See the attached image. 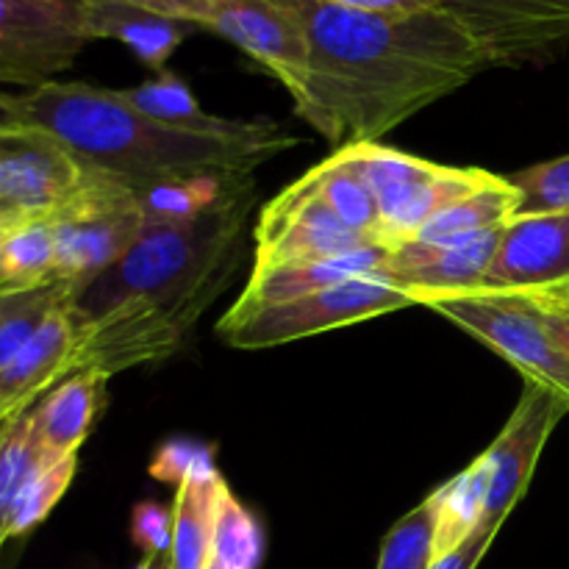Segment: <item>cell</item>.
Here are the masks:
<instances>
[{
    "mask_svg": "<svg viewBox=\"0 0 569 569\" xmlns=\"http://www.w3.org/2000/svg\"><path fill=\"white\" fill-rule=\"evenodd\" d=\"M239 261H242V242L228 248L178 287L126 306L92 326L78 328L70 376L100 372L111 378L131 367L150 365L176 353L194 322L233 281Z\"/></svg>",
    "mask_w": 569,
    "mask_h": 569,
    "instance_id": "4",
    "label": "cell"
},
{
    "mask_svg": "<svg viewBox=\"0 0 569 569\" xmlns=\"http://www.w3.org/2000/svg\"><path fill=\"white\" fill-rule=\"evenodd\" d=\"M89 167L44 128H0V200L22 214H50L87 181Z\"/></svg>",
    "mask_w": 569,
    "mask_h": 569,
    "instance_id": "13",
    "label": "cell"
},
{
    "mask_svg": "<svg viewBox=\"0 0 569 569\" xmlns=\"http://www.w3.org/2000/svg\"><path fill=\"white\" fill-rule=\"evenodd\" d=\"M206 569H222V567H220V565H217V561H214V559H211V561H209V565H206Z\"/></svg>",
    "mask_w": 569,
    "mask_h": 569,
    "instance_id": "45",
    "label": "cell"
},
{
    "mask_svg": "<svg viewBox=\"0 0 569 569\" xmlns=\"http://www.w3.org/2000/svg\"><path fill=\"white\" fill-rule=\"evenodd\" d=\"M320 3L365 11V14H417V11L442 9V0H320Z\"/></svg>",
    "mask_w": 569,
    "mask_h": 569,
    "instance_id": "36",
    "label": "cell"
},
{
    "mask_svg": "<svg viewBox=\"0 0 569 569\" xmlns=\"http://www.w3.org/2000/svg\"><path fill=\"white\" fill-rule=\"evenodd\" d=\"M48 461L56 459L44 453L31 409L0 426V550L9 542V517L17 498Z\"/></svg>",
    "mask_w": 569,
    "mask_h": 569,
    "instance_id": "25",
    "label": "cell"
},
{
    "mask_svg": "<svg viewBox=\"0 0 569 569\" xmlns=\"http://www.w3.org/2000/svg\"><path fill=\"white\" fill-rule=\"evenodd\" d=\"M120 98L128 106H133L142 114L153 117V120L167 122V126L187 128V131L198 133H239L250 126V120H226V117H214L198 103L189 83L178 78L176 72H156L153 78L142 81L139 87L117 89Z\"/></svg>",
    "mask_w": 569,
    "mask_h": 569,
    "instance_id": "23",
    "label": "cell"
},
{
    "mask_svg": "<svg viewBox=\"0 0 569 569\" xmlns=\"http://www.w3.org/2000/svg\"><path fill=\"white\" fill-rule=\"evenodd\" d=\"M528 300L537 306L539 315H542V320H545V326H548V331L553 333V339L559 342V348L565 350L567 359H569V309H559V306L542 303V300H533V298H528Z\"/></svg>",
    "mask_w": 569,
    "mask_h": 569,
    "instance_id": "39",
    "label": "cell"
},
{
    "mask_svg": "<svg viewBox=\"0 0 569 569\" xmlns=\"http://www.w3.org/2000/svg\"><path fill=\"white\" fill-rule=\"evenodd\" d=\"M226 478H192L176 487L172 498V545L170 569H206L211 561V533H214L217 495Z\"/></svg>",
    "mask_w": 569,
    "mask_h": 569,
    "instance_id": "22",
    "label": "cell"
},
{
    "mask_svg": "<svg viewBox=\"0 0 569 569\" xmlns=\"http://www.w3.org/2000/svg\"><path fill=\"white\" fill-rule=\"evenodd\" d=\"M309 37V72L292 103L331 144L378 142L492 67L450 11L365 14L292 0Z\"/></svg>",
    "mask_w": 569,
    "mask_h": 569,
    "instance_id": "1",
    "label": "cell"
},
{
    "mask_svg": "<svg viewBox=\"0 0 569 569\" xmlns=\"http://www.w3.org/2000/svg\"><path fill=\"white\" fill-rule=\"evenodd\" d=\"M22 120L67 144L89 170L131 187L189 178H248L264 161L300 144L272 120L239 133H198L142 114L117 89L48 81L17 94Z\"/></svg>",
    "mask_w": 569,
    "mask_h": 569,
    "instance_id": "2",
    "label": "cell"
},
{
    "mask_svg": "<svg viewBox=\"0 0 569 569\" xmlns=\"http://www.w3.org/2000/svg\"><path fill=\"white\" fill-rule=\"evenodd\" d=\"M48 220L56 239V281L76 292L126 256L148 228L133 187L98 170H89L81 189Z\"/></svg>",
    "mask_w": 569,
    "mask_h": 569,
    "instance_id": "8",
    "label": "cell"
},
{
    "mask_svg": "<svg viewBox=\"0 0 569 569\" xmlns=\"http://www.w3.org/2000/svg\"><path fill=\"white\" fill-rule=\"evenodd\" d=\"M117 3L139 6V9H150V11H159V14L178 17V20L194 22L198 28H206V22H209V11H211L209 0H117Z\"/></svg>",
    "mask_w": 569,
    "mask_h": 569,
    "instance_id": "37",
    "label": "cell"
},
{
    "mask_svg": "<svg viewBox=\"0 0 569 569\" xmlns=\"http://www.w3.org/2000/svg\"><path fill=\"white\" fill-rule=\"evenodd\" d=\"M495 542V533L483 531V528H478L476 533H472L470 539H467L461 548H456L453 553L442 556V559L433 561L431 569H476L481 565V559L487 556V550L492 548Z\"/></svg>",
    "mask_w": 569,
    "mask_h": 569,
    "instance_id": "38",
    "label": "cell"
},
{
    "mask_svg": "<svg viewBox=\"0 0 569 569\" xmlns=\"http://www.w3.org/2000/svg\"><path fill=\"white\" fill-rule=\"evenodd\" d=\"M489 495V461L478 456L467 470L428 495L433 506V553H453L481 528Z\"/></svg>",
    "mask_w": 569,
    "mask_h": 569,
    "instance_id": "21",
    "label": "cell"
},
{
    "mask_svg": "<svg viewBox=\"0 0 569 569\" xmlns=\"http://www.w3.org/2000/svg\"><path fill=\"white\" fill-rule=\"evenodd\" d=\"M492 67L550 61L569 44V0H442Z\"/></svg>",
    "mask_w": 569,
    "mask_h": 569,
    "instance_id": "11",
    "label": "cell"
},
{
    "mask_svg": "<svg viewBox=\"0 0 569 569\" xmlns=\"http://www.w3.org/2000/svg\"><path fill=\"white\" fill-rule=\"evenodd\" d=\"M22 114H20V106H17V94L3 92L0 89V128H9V126H20Z\"/></svg>",
    "mask_w": 569,
    "mask_h": 569,
    "instance_id": "41",
    "label": "cell"
},
{
    "mask_svg": "<svg viewBox=\"0 0 569 569\" xmlns=\"http://www.w3.org/2000/svg\"><path fill=\"white\" fill-rule=\"evenodd\" d=\"M87 42L81 0H0V83L42 87Z\"/></svg>",
    "mask_w": 569,
    "mask_h": 569,
    "instance_id": "9",
    "label": "cell"
},
{
    "mask_svg": "<svg viewBox=\"0 0 569 569\" xmlns=\"http://www.w3.org/2000/svg\"><path fill=\"white\" fill-rule=\"evenodd\" d=\"M433 561V506L426 498L389 528L376 569H431Z\"/></svg>",
    "mask_w": 569,
    "mask_h": 569,
    "instance_id": "32",
    "label": "cell"
},
{
    "mask_svg": "<svg viewBox=\"0 0 569 569\" xmlns=\"http://www.w3.org/2000/svg\"><path fill=\"white\" fill-rule=\"evenodd\" d=\"M569 278V214L515 217L503 226L487 292H533Z\"/></svg>",
    "mask_w": 569,
    "mask_h": 569,
    "instance_id": "15",
    "label": "cell"
},
{
    "mask_svg": "<svg viewBox=\"0 0 569 569\" xmlns=\"http://www.w3.org/2000/svg\"><path fill=\"white\" fill-rule=\"evenodd\" d=\"M515 295H528V298L542 300V303L559 306V309H569V278L561 283H553V287L533 289V292H515Z\"/></svg>",
    "mask_w": 569,
    "mask_h": 569,
    "instance_id": "40",
    "label": "cell"
},
{
    "mask_svg": "<svg viewBox=\"0 0 569 569\" xmlns=\"http://www.w3.org/2000/svg\"><path fill=\"white\" fill-rule=\"evenodd\" d=\"M517 206H520L517 187L506 176H498L489 187L478 189L470 198L439 211L433 220L422 226V231L411 242H442V239H465L495 231V228H503L506 222L515 220Z\"/></svg>",
    "mask_w": 569,
    "mask_h": 569,
    "instance_id": "24",
    "label": "cell"
},
{
    "mask_svg": "<svg viewBox=\"0 0 569 569\" xmlns=\"http://www.w3.org/2000/svg\"><path fill=\"white\" fill-rule=\"evenodd\" d=\"M72 295H76V289L64 281L0 295V370L37 337L42 322L59 306L72 300Z\"/></svg>",
    "mask_w": 569,
    "mask_h": 569,
    "instance_id": "29",
    "label": "cell"
},
{
    "mask_svg": "<svg viewBox=\"0 0 569 569\" xmlns=\"http://www.w3.org/2000/svg\"><path fill=\"white\" fill-rule=\"evenodd\" d=\"M106 389L109 378L100 372H76L33 406V420L48 459L78 456L98 417L103 415L109 400Z\"/></svg>",
    "mask_w": 569,
    "mask_h": 569,
    "instance_id": "20",
    "label": "cell"
},
{
    "mask_svg": "<svg viewBox=\"0 0 569 569\" xmlns=\"http://www.w3.org/2000/svg\"><path fill=\"white\" fill-rule=\"evenodd\" d=\"M503 228L442 242H406L389 248L387 278L420 298L445 292H470L487 278Z\"/></svg>",
    "mask_w": 569,
    "mask_h": 569,
    "instance_id": "16",
    "label": "cell"
},
{
    "mask_svg": "<svg viewBox=\"0 0 569 569\" xmlns=\"http://www.w3.org/2000/svg\"><path fill=\"white\" fill-rule=\"evenodd\" d=\"M520 192L517 217L569 214V153L509 176Z\"/></svg>",
    "mask_w": 569,
    "mask_h": 569,
    "instance_id": "33",
    "label": "cell"
},
{
    "mask_svg": "<svg viewBox=\"0 0 569 569\" xmlns=\"http://www.w3.org/2000/svg\"><path fill=\"white\" fill-rule=\"evenodd\" d=\"M422 309L465 328L470 337L509 361L526 381L542 383L569 400V359L542 315L526 295L515 292H445L420 298Z\"/></svg>",
    "mask_w": 569,
    "mask_h": 569,
    "instance_id": "7",
    "label": "cell"
},
{
    "mask_svg": "<svg viewBox=\"0 0 569 569\" xmlns=\"http://www.w3.org/2000/svg\"><path fill=\"white\" fill-rule=\"evenodd\" d=\"M253 200L256 181L248 178L200 217L144 228L126 256L72 295L70 315L76 326L106 320L126 306L167 292L203 270L209 261L242 242Z\"/></svg>",
    "mask_w": 569,
    "mask_h": 569,
    "instance_id": "3",
    "label": "cell"
},
{
    "mask_svg": "<svg viewBox=\"0 0 569 569\" xmlns=\"http://www.w3.org/2000/svg\"><path fill=\"white\" fill-rule=\"evenodd\" d=\"M567 415L569 400L542 383L526 381L520 403L511 411L509 422L498 433L492 448L483 453L489 461V495L481 522L483 531L498 537L500 526L509 520V515L526 495L550 433Z\"/></svg>",
    "mask_w": 569,
    "mask_h": 569,
    "instance_id": "12",
    "label": "cell"
},
{
    "mask_svg": "<svg viewBox=\"0 0 569 569\" xmlns=\"http://www.w3.org/2000/svg\"><path fill=\"white\" fill-rule=\"evenodd\" d=\"M137 569H159V567H153V559H144ZM167 569H170V565H167Z\"/></svg>",
    "mask_w": 569,
    "mask_h": 569,
    "instance_id": "44",
    "label": "cell"
},
{
    "mask_svg": "<svg viewBox=\"0 0 569 569\" xmlns=\"http://www.w3.org/2000/svg\"><path fill=\"white\" fill-rule=\"evenodd\" d=\"M415 306V295L389 281L387 276H367L287 303L261 306L242 315L226 311V317L217 322V333L231 348L267 350Z\"/></svg>",
    "mask_w": 569,
    "mask_h": 569,
    "instance_id": "6",
    "label": "cell"
},
{
    "mask_svg": "<svg viewBox=\"0 0 569 569\" xmlns=\"http://www.w3.org/2000/svg\"><path fill=\"white\" fill-rule=\"evenodd\" d=\"M78 326L70 315V300L53 311L37 337L0 370V426L33 409L39 398L70 378Z\"/></svg>",
    "mask_w": 569,
    "mask_h": 569,
    "instance_id": "17",
    "label": "cell"
},
{
    "mask_svg": "<svg viewBox=\"0 0 569 569\" xmlns=\"http://www.w3.org/2000/svg\"><path fill=\"white\" fill-rule=\"evenodd\" d=\"M211 559L222 569H259L264 559V533L259 520L244 509L226 481L217 495Z\"/></svg>",
    "mask_w": 569,
    "mask_h": 569,
    "instance_id": "30",
    "label": "cell"
},
{
    "mask_svg": "<svg viewBox=\"0 0 569 569\" xmlns=\"http://www.w3.org/2000/svg\"><path fill=\"white\" fill-rule=\"evenodd\" d=\"M256 264L253 272L281 270V267L309 264V261L337 259L372 248V239L345 226L317 194L309 178H300L283 189L270 206L261 209L256 222Z\"/></svg>",
    "mask_w": 569,
    "mask_h": 569,
    "instance_id": "10",
    "label": "cell"
},
{
    "mask_svg": "<svg viewBox=\"0 0 569 569\" xmlns=\"http://www.w3.org/2000/svg\"><path fill=\"white\" fill-rule=\"evenodd\" d=\"M26 217H31V214H22V211L11 209L9 203H3V200H0V231H6V228L17 226V222L26 220Z\"/></svg>",
    "mask_w": 569,
    "mask_h": 569,
    "instance_id": "42",
    "label": "cell"
},
{
    "mask_svg": "<svg viewBox=\"0 0 569 569\" xmlns=\"http://www.w3.org/2000/svg\"><path fill=\"white\" fill-rule=\"evenodd\" d=\"M3 272L9 292L56 281V239L48 214H31L3 233Z\"/></svg>",
    "mask_w": 569,
    "mask_h": 569,
    "instance_id": "28",
    "label": "cell"
},
{
    "mask_svg": "<svg viewBox=\"0 0 569 569\" xmlns=\"http://www.w3.org/2000/svg\"><path fill=\"white\" fill-rule=\"evenodd\" d=\"M337 153L370 187L378 203V233L387 248L411 242L439 211L498 178L478 167L437 164L378 142L345 144Z\"/></svg>",
    "mask_w": 569,
    "mask_h": 569,
    "instance_id": "5",
    "label": "cell"
},
{
    "mask_svg": "<svg viewBox=\"0 0 569 569\" xmlns=\"http://www.w3.org/2000/svg\"><path fill=\"white\" fill-rule=\"evenodd\" d=\"M83 28L92 39H114L126 44L144 67L153 72L164 70L170 56L183 44L189 33L198 31L194 22L117 0H81Z\"/></svg>",
    "mask_w": 569,
    "mask_h": 569,
    "instance_id": "19",
    "label": "cell"
},
{
    "mask_svg": "<svg viewBox=\"0 0 569 569\" xmlns=\"http://www.w3.org/2000/svg\"><path fill=\"white\" fill-rule=\"evenodd\" d=\"M389 248L387 244H372V248L356 250V253L337 256V259L309 261V264L281 267L270 272H250L248 287L239 295L237 303L228 311L242 315V311L261 309V306L287 303V300L306 298L320 289L337 287V283L353 281L367 276H387Z\"/></svg>",
    "mask_w": 569,
    "mask_h": 569,
    "instance_id": "18",
    "label": "cell"
},
{
    "mask_svg": "<svg viewBox=\"0 0 569 569\" xmlns=\"http://www.w3.org/2000/svg\"><path fill=\"white\" fill-rule=\"evenodd\" d=\"M6 231H9V228H6ZM6 231H0V295L9 292V283H6V272H3V233Z\"/></svg>",
    "mask_w": 569,
    "mask_h": 569,
    "instance_id": "43",
    "label": "cell"
},
{
    "mask_svg": "<svg viewBox=\"0 0 569 569\" xmlns=\"http://www.w3.org/2000/svg\"><path fill=\"white\" fill-rule=\"evenodd\" d=\"M248 178H189V181L139 183V187H133V192L142 206L144 222L148 226H167V222L192 220V217L214 209L231 189H237Z\"/></svg>",
    "mask_w": 569,
    "mask_h": 569,
    "instance_id": "27",
    "label": "cell"
},
{
    "mask_svg": "<svg viewBox=\"0 0 569 569\" xmlns=\"http://www.w3.org/2000/svg\"><path fill=\"white\" fill-rule=\"evenodd\" d=\"M311 183H315L317 194L322 198V203L339 217L348 228H353L361 237L372 239V242H381V233H378V203L372 198L370 187L356 176V170L350 164H345L342 156L333 150L326 161H320L317 167H311L306 172Z\"/></svg>",
    "mask_w": 569,
    "mask_h": 569,
    "instance_id": "26",
    "label": "cell"
},
{
    "mask_svg": "<svg viewBox=\"0 0 569 569\" xmlns=\"http://www.w3.org/2000/svg\"><path fill=\"white\" fill-rule=\"evenodd\" d=\"M206 31L220 33L298 94L309 72V37L292 0H209Z\"/></svg>",
    "mask_w": 569,
    "mask_h": 569,
    "instance_id": "14",
    "label": "cell"
},
{
    "mask_svg": "<svg viewBox=\"0 0 569 569\" xmlns=\"http://www.w3.org/2000/svg\"><path fill=\"white\" fill-rule=\"evenodd\" d=\"M131 539L148 559L170 556L172 545V511L159 506L156 500H142L131 515Z\"/></svg>",
    "mask_w": 569,
    "mask_h": 569,
    "instance_id": "35",
    "label": "cell"
},
{
    "mask_svg": "<svg viewBox=\"0 0 569 569\" xmlns=\"http://www.w3.org/2000/svg\"><path fill=\"white\" fill-rule=\"evenodd\" d=\"M148 472L156 481L178 487L181 481H192V478H211L220 470L214 465L211 445H200L194 439H170L156 450Z\"/></svg>",
    "mask_w": 569,
    "mask_h": 569,
    "instance_id": "34",
    "label": "cell"
},
{
    "mask_svg": "<svg viewBox=\"0 0 569 569\" xmlns=\"http://www.w3.org/2000/svg\"><path fill=\"white\" fill-rule=\"evenodd\" d=\"M76 472L78 456L48 461V465L31 478V483L22 489L20 498H17L9 517V539L26 537V533H31L39 522L48 520L50 511L59 506V500L64 498L67 489H70Z\"/></svg>",
    "mask_w": 569,
    "mask_h": 569,
    "instance_id": "31",
    "label": "cell"
}]
</instances>
